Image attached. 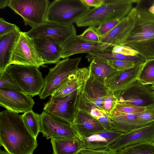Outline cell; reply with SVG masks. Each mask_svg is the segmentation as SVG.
Masks as SVG:
<instances>
[{"label": "cell", "mask_w": 154, "mask_h": 154, "mask_svg": "<svg viewBox=\"0 0 154 154\" xmlns=\"http://www.w3.org/2000/svg\"><path fill=\"white\" fill-rule=\"evenodd\" d=\"M0 144L10 154H33L38 146L22 115L7 110L0 113Z\"/></svg>", "instance_id": "obj_1"}, {"label": "cell", "mask_w": 154, "mask_h": 154, "mask_svg": "<svg viewBox=\"0 0 154 154\" xmlns=\"http://www.w3.org/2000/svg\"><path fill=\"white\" fill-rule=\"evenodd\" d=\"M132 24L125 42L146 60L154 59V14L133 8L127 15Z\"/></svg>", "instance_id": "obj_2"}, {"label": "cell", "mask_w": 154, "mask_h": 154, "mask_svg": "<svg viewBox=\"0 0 154 154\" xmlns=\"http://www.w3.org/2000/svg\"><path fill=\"white\" fill-rule=\"evenodd\" d=\"M137 0H104L102 5L89 9L75 22L78 27L98 26L105 23L126 17Z\"/></svg>", "instance_id": "obj_3"}, {"label": "cell", "mask_w": 154, "mask_h": 154, "mask_svg": "<svg viewBox=\"0 0 154 154\" xmlns=\"http://www.w3.org/2000/svg\"><path fill=\"white\" fill-rule=\"evenodd\" d=\"M82 0H55L48 7L46 21L69 25L89 9Z\"/></svg>", "instance_id": "obj_4"}, {"label": "cell", "mask_w": 154, "mask_h": 154, "mask_svg": "<svg viewBox=\"0 0 154 154\" xmlns=\"http://www.w3.org/2000/svg\"><path fill=\"white\" fill-rule=\"evenodd\" d=\"M113 93L104 83L90 75L81 88L78 109L89 114L97 109L106 113L103 108L104 102Z\"/></svg>", "instance_id": "obj_5"}, {"label": "cell", "mask_w": 154, "mask_h": 154, "mask_svg": "<svg viewBox=\"0 0 154 154\" xmlns=\"http://www.w3.org/2000/svg\"><path fill=\"white\" fill-rule=\"evenodd\" d=\"M38 67L17 64L10 65L6 71L15 80L22 92L31 97L39 95L45 79Z\"/></svg>", "instance_id": "obj_6"}, {"label": "cell", "mask_w": 154, "mask_h": 154, "mask_svg": "<svg viewBox=\"0 0 154 154\" xmlns=\"http://www.w3.org/2000/svg\"><path fill=\"white\" fill-rule=\"evenodd\" d=\"M49 0H9L8 6L23 19L25 25L34 28L46 21Z\"/></svg>", "instance_id": "obj_7"}, {"label": "cell", "mask_w": 154, "mask_h": 154, "mask_svg": "<svg viewBox=\"0 0 154 154\" xmlns=\"http://www.w3.org/2000/svg\"><path fill=\"white\" fill-rule=\"evenodd\" d=\"M81 88L63 97L51 96L44 104L43 111L72 125L79 108Z\"/></svg>", "instance_id": "obj_8"}, {"label": "cell", "mask_w": 154, "mask_h": 154, "mask_svg": "<svg viewBox=\"0 0 154 154\" xmlns=\"http://www.w3.org/2000/svg\"><path fill=\"white\" fill-rule=\"evenodd\" d=\"M81 60V57L66 58L60 60L54 66L50 68L48 74L44 79V86L39 95L40 98L45 99L51 96L64 81L79 68Z\"/></svg>", "instance_id": "obj_9"}, {"label": "cell", "mask_w": 154, "mask_h": 154, "mask_svg": "<svg viewBox=\"0 0 154 154\" xmlns=\"http://www.w3.org/2000/svg\"><path fill=\"white\" fill-rule=\"evenodd\" d=\"M152 85L144 84L137 79L124 89L114 92L118 103L146 107L154 105Z\"/></svg>", "instance_id": "obj_10"}, {"label": "cell", "mask_w": 154, "mask_h": 154, "mask_svg": "<svg viewBox=\"0 0 154 154\" xmlns=\"http://www.w3.org/2000/svg\"><path fill=\"white\" fill-rule=\"evenodd\" d=\"M25 32L31 38L47 39L62 46L71 36L76 34V32L73 24L66 25L46 21Z\"/></svg>", "instance_id": "obj_11"}, {"label": "cell", "mask_w": 154, "mask_h": 154, "mask_svg": "<svg viewBox=\"0 0 154 154\" xmlns=\"http://www.w3.org/2000/svg\"><path fill=\"white\" fill-rule=\"evenodd\" d=\"M11 64L34 66L38 68L46 66L31 38L26 35L25 32H20L12 55Z\"/></svg>", "instance_id": "obj_12"}, {"label": "cell", "mask_w": 154, "mask_h": 154, "mask_svg": "<svg viewBox=\"0 0 154 154\" xmlns=\"http://www.w3.org/2000/svg\"><path fill=\"white\" fill-rule=\"evenodd\" d=\"M39 122L40 132L47 139L69 138L79 137L70 124L49 115L44 111L40 114Z\"/></svg>", "instance_id": "obj_13"}, {"label": "cell", "mask_w": 154, "mask_h": 154, "mask_svg": "<svg viewBox=\"0 0 154 154\" xmlns=\"http://www.w3.org/2000/svg\"><path fill=\"white\" fill-rule=\"evenodd\" d=\"M34 104L32 97L22 91L0 89V106L8 111L25 113L32 110Z\"/></svg>", "instance_id": "obj_14"}, {"label": "cell", "mask_w": 154, "mask_h": 154, "mask_svg": "<svg viewBox=\"0 0 154 154\" xmlns=\"http://www.w3.org/2000/svg\"><path fill=\"white\" fill-rule=\"evenodd\" d=\"M62 47L61 58L64 59L77 54L112 49L113 47L101 42H89L83 39L80 35L75 34L69 38Z\"/></svg>", "instance_id": "obj_15"}, {"label": "cell", "mask_w": 154, "mask_h": 154, "mask_svg": "<svg viewBox=\"0 0 154 154\" xmlns=\"http://www.w3.org/2000/svg\"><path fill=\"white\" fill-rule=\"evenodd\" d=\"M154 142V122L147 126L125 134L108 147L117 152L129 145L143 142Z\"/></svg>", "instance_id": "obj_16"}, {"label": "cell", "mask_w": 154, "mask_h": 154, "mask_svg": "<svg viewBox=\"0 0 154 154\" xmlns=\"http://www.w3.org/2000/svg\"><path fill=\"white\" fill-rule=\"evenodd\" d=\"M109 116L112 130L124 134L151 123L143 121L139 113H126L114 109L109 114Z\"/></svg>", "instance_id": "obj_17"}, {"label": "cell", "mask_w": 154, "mask_h": 154, "mask_svg": "<svg viewBox=\"0 0 154 154\" xmlns=\"http://www.w3.org/2000/svg\"><path fill=\"white\" fill-rule=\"evenodd\" d=\"M72 126L81 138L107 130L97 119L79 109Z\"/></svg>", "instance_id": "obj_18"}, {"label": "cell", "mask_w": 154, "mask_h": 154, "mask_svg": "<svg viewBox=\"0 0 154 154\" xmlns=\"http://www.w3.org/2000/svg\"><path fill=\"white\" fill-rule=\"evenodd\" d=\"M90 75L88 68H78L64 81L51 96L61 97L66 96L84 85Z\"/></svg>", "instance_id": "obj_19"}, {"label": "cell", "mask_w": 154, "mask_h": 154, "mask_svg": "<svg viewBox=\"0 0 154 154\" xmlns=\"http://www.w3.org/2000/svg\"><path fill=\"white\" fill-rule=\"evenodd\" d=\"M21 32L18 27L11 32L0 36V75L5 72L11 64L12 55Z\"/></svg>", "instance_id": "obj_20"}, {"label": "cell", "mask_w": 154, "mask_h": 154, "mask_svg": "<svg viewBox=\"0 0 154 154\" xmlns=\"http://www.w3.org/2000/svg\"><path fill=\"white\" fill-rule=\"evenodd\" d=\"M145 63L135 65L131 68L120 72L106 79L105 84L113 92L124 89L137 79Z\"/></svg>", "instance_id": "obj_21"}, {"label": "cell", "mask_w": 154, "mask_h": 154, "mask_svg": "<svg viewBox=\"0 0 154 154\" xmlns=\"http://www.w3.org/2000/svg\"><path fill=\"white\" fill-rule=\"evenodd\" d=\"M125 134L114 130H106L81 138L84 148L103 149L108 148L115 141Z\"/></svg>", "instance_id": "obj_22"}, {"label": "cell", "mask_w": 154, "mask_h": 154, "mask_svg": "<svg viewBox=\"0 0 154 154\" xmlns=\"http://www.w3.org/2000/svg\"><path fill=\"white\" fill-rule=\"evenodd\" d=\"M31 39L45 64L56 63L60 61L62 51V46L46 39Z\"/></svg>", "instance_id": "obj_23"}, {"label": "cell", "mask_w": 154, "mask_h": 154, "mask_svg": "<svg viewBox=\"0 0 154 154\" xmlns=\"http://www.w3.org/2000/svg\"><path fill=\"white\" fill-rule=\"evenodd\" d=\"M132 23L126 16L106 34L100 37V42L113 47L125 45V42L132 27Z\"/></svg>", "instance_id": "obj_24"}, {"label": "cell", "mask_w": 154, "mask_h": 154, "mask_svg": "<svg viewBox=\"0 0 154 154\" xmlns=\"http://www.w3.org/2000/svg\"><path fill=\"white\" fill-rule=\"evenodd\" d=\"M90 62L88 67L90 76L105 83V81L121 71L114 69L107 61L87 54L86 57Z\"/></svg>", "instance_id": "obj_25"}, {"label": "cell", "mask_w": 154, "mask_h": 154, "mask_svg": "<svg viewBox=\"0 0 154 154\" xmlns=\"http://www.w3.org/2000/svg\"><path fill=\"white\" fill-rule=\"evenodd\" d=\"M54 154H78L84 148L78 136L69 138L51 140Z\"/></svg>", "instance_id": "obj_26"}, {"label": "cell", "mask_w": 154, "mask_h": 154, "mask_svg": "<svg viewBox=\"0 0 154 154\" xmlns=\"http://www.w3.org/2000/svg\"><path fill=\"white\" fill-rule=\"evenodd\" d=\"M112 49L92 51L88 53V54L97 57L106 61L113 60H123L132 62L135 65L143 63L146 61L145 58L140 54L135 56L125 55L113 53L111 52Z\"/></svg>", "instance_id": "obj_27"}, {"label": "cell", "mask_w": 154, "mask_h": 154, "mask_svg": "<svg viewBox=\"0 0 154 154\" xmlns=\"http://www.w3.org/2000/svg\"><path fill=\"white\" fill-rule=\"evenodd\" d=\"M117 154H154V142H143L127 146Z\"/></svg>", "instance_id": "obj_28"}, {"label": "cell", "mask_w": 154, "mask_h": 154, "mask_svg": "<svg viewBox=\"0 0 154 154\" xmlns=\"http://www.w3.org/2000/svg\"><path fill=\"white\" fill-rule=\"evenodd\" d=\"M22 116L27 130L36 138L40 132V114L35 113L32 109L24 113Z\"/></svg>", "instance_id": "obj_29"}, {"label": "cell", "mask_w": 154, "mask_h": 154, "mask_svg": "<svg viewBox=\"0 0 154 154\" xmlns=\"http://www.w3.org/2000/svg\"><path fill=\"white\" fill-rule=\"evenodd\" d=\"M137 79L144 84H154V59L146 60Z\"/></svg>", "instance_id": "obj_30"}, {"label": "cell", "mask_w": 154, "mask_h": 154, "mask_svg": "<svg viewBox=\"0 0 154 154\" xmlns=\"http://www.w3.org/2000/svg\"><path fill=\"white\" fill-rule=\"evenodd\" d=\"M0 89L22 91L11 75L6 71L0 75Z\"/></svg>", "instance_id": "obj_31"}, {"label": "cell", "mask_w": 154, "mask_h": 154, "mask_svg": "<svg viewBox=\"0 0 154 154\" xmlns=\"http://www.w3.org/2000/svg\"><path fill=\"white\" fill-rule=\"evenodd\" d=\"M120 20L119 19L115 20L102 24L97 27L93 26L96 32L100 37H101L109 32L119 23Z\"/></svg>", "instance_id": "obj_32"}, {"label": "cell", "mask_w": 154, "mask_h": 154, "mask_svg": "<svg viewBox=\"0 0 154 154\" xmlns=\"http://www.w3.org/2000/svg\"><path fill=\"white\" fill-rule=\"evenodd\" d=\"M115 109L124 113L136 114L145 111L146 108L117 103Z\"/></svg>", "instance_id": "obj_33"}, {"label": "cell", "mask_w": 154, "mask_h": 154, "mask_svg": "<svg viewBox=\"0 0 154 154\" xmlns=\"http://www.w3.org/2000/svg\"><path fill=\"white\" fill-rule=\"evenodd\" d=\"M108 63L115 69L122 71L134 67L135 64L133 62L120 60H107Z\"/></svg>", "instance_id": "obj_34"}, {"label": "cell", "mask_w": 154, "mask_h": 154, "mask_svg": "<svg viewBox=\"0 0 154 154\" xmlns=\"http://www.w3.org/2000/svg\"><path fill=\"white\" fill-rule=\"evenodd\" d=\"M111 52L127 56H135L140 54L137 51L126 45L115 46L112 47Z\"/></svg>", "instance_id": "obj_35"}, {"label": "cell", "mask_w": 154, "mask_h": 154, "mask_svg": "<svg viewBox=\"0 0 154 154\" xmlns=\"http://www.w3.org/2000/svg\"><path fill=\"white\" fill-rule=\"evenodd\" d=\"M80 35L85 40L92 42H100V37L95 31L93 26H89Z\"/></svg>", "instance_id": "obj_36"}, {"label": "cell", "mask_w": 154, "mask_h": 154, "mask_svg": "<svg viewBox=\"0 0 154 154\" xmlns=\"http://www.w3.org/2000/svg\"><path fill=\"white\" fill-rule=\"evenodd\" d=\"M18 27L15 24L9 23L3 18H0V36L14 31Z\"/></svg>", "instance_id": "obj_37"}, {"label": "cell", "mask_w": 154, "mask_h": 154, "mask_svg": "<svg viewBox=\"0 0 154 154\" xmlns=\"http://www.w3.org/2000/svg\"><path fill=\"white\" fill-rule=\"evenodd\" d=\"M117 102V99L113 93L105 100L103 105L104 110L109 114L115 109Z\"/></svg>", "instance_id": "obj_38"}, {"label": "cell", "mask_w": 154, "mask_h": 154, "mask_svg": "<svg viewBox=\"0 0 154 154\" xmlns=\"http://www.w3.org/2000/svg\"><path fill=\"white\" fill-rule=\"evenodd\" d=\"M78 154H117V152L109 148L103 149L83 148Z\"/></svg>", "instance_id": "obj_39"}, {"label": "cell", "mask_w": 154, "mask_h": 154, "mask_svg": "<svg viewBox=\"0 0 154 154\" xmlns=\"http://www.w3.org/2000/svg\"><path fill=\"white\" fill-rule=\"evenodd\" d=\"M107 130H112L109 114L104 113L103 116L97 119Z\"/></svg>", "instance_id": "obj_40"}, {"label": "cell", "mask_w": 154, "mask_h": 154, "mask_svg": "<svg viewBox=\"0 0 154 154\" xmlns=\"http://www.w3.org/2000/svg\"><path fill=\"white\" fill-rule=\"evenodd\" d=\"M88 7H93L96 8L101 6L103 4L104 0H82Z\"/></svg>", "instance_id": "obj_41"}, {"label": "cell", "mask_w": 154, "mask_h": 154, "mask_svg": "<svg viewBox=\"0 0 154 154\" xmlns=\"http://www.w3.org/2000/svg\"><path fill=\"white\" fill-rule=\"evenodd\" d=\"M9 0H0V8H5L8 6Z\"/></svg>", "instance_id": "obj_42"}, {"label": "cell", "mask_w": 154, "mask_h": 154, "mask_svg": "<svg viewBox=\"0 0 154 154\" xmlns=\"http://www.w3.org/2000/svg\"><path fill=\"white\" fill-rule=\"evenodd\" d=\"M148 11L150 13L154 14V0L152 5L149 8Z\"/></svg>", "instance_id": "obj_43"}, {"label": "cell", "mask_w": 154, "mask_h": 154, "mask_svg": "<svg viewBox=\"0 0 154 154\" xmlns=\"http://www.w3.org/2000/svg\"><path fill=\"white\" fill-rule=\"evenodd\" d=\"M0 154H10L5 150H2L0 151Z\"/></svg>", "instance_id": "obj_44"}, {"label": "cell", "mask_w": 154, "mask_h": 154, "mask_svg": "<svg viewBox=\"0 0 154 154\" xmlns=\"http://www.w3.org/2000/svg\"><path fill=\"white\" fill-rule=\"evenodd\" d=\"M152 89L153 90V95H154V88L152 87Z\"/></svg>", "instance_id": "obj_45"}, {"label": "cell", "mask_w": 154, "mask_h": 154, "mask_svg": "<svg viewBox=\"0 0 154 154\" xmlns=\"http://www.w3.org/2000/svg\"><path fill=\"white\" fill-rule=\"evenodd\" d=\"M152 87L154 88V84L151 85Z\"/></svg>", "instance_id": "obj_46"}, {"label": "cell", "mask_w": 154, "mask_h": 154, "mask_svg": "<svg viewBox=\"0 0 154 154\" xmlns=\"http://www.w3.org/2000/svg\"></svg>", "instance_id": "obj_47"}]
</instances>
